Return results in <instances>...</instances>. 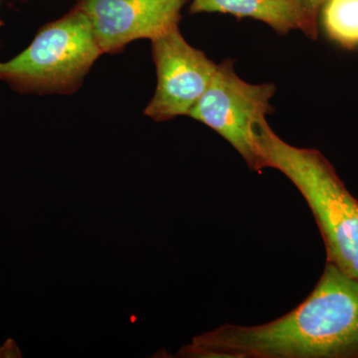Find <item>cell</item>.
Masks as SVG:
<instances>
[{"instance_id":"6da1fadb","label":"cell","mask_w":358,"mask_h":358,"mask_svg":"<svg viewBox=\"0 0 358 358\" xmlns=\"http://www.w3.org/2000/svg\"><path fill=\"white\" fill-rule=\"evenodd\" d=\"M187 357L358 358V281L327 262L315 288L280 319L224 324L193 339Z\"/></svg>"},{"instance_id":"7a4b0ae2","label":"cell","mask_w":358,"mask_h":358,"mask_svg":"<svg viewBox=\"0 0 358 358\" xmlns=\"http://www.w3.org/2000/svg\"><path fill=\"white\" fill-rule=\"evenodd\" d=\"M257 145L261 169L281 171L307 201L324 239L327 262L358 281V200L333 164L319 150L289 145L267 121L259 127Z\"/></svg>"},{"instance_id":"3957f363","label":"cell","mask_w":358,"mask_h":358,"mask_svg":"<svg viewBox=\"0 0 358 358\" xmlns=\"http://www.w3.org/2000/svg\"><path fill=\"white\" fill-rule=\"evenodd\" d=\"M102 54L88 16L74 6L40 28L20 55L0 63V81L22 94L70 95Z\"/></svg>"},{"instance_id":"277c9868","label":"cell","mask_w":358,"mask_h":358,"mask_svg":"<svg viewBox=\"0 0 358 358\" xmlns=\"http://www.w3.org/2000/svg\"><path fill=\"white\" fill-rule=\"evenodd\" d=\"M275 92L274 84L243 81L235 73L234 62L226 59L217 65L210 85L188 115L220 134L252 171L261 173L258 129L266 115L274 112L270 101Z\"/></svg>"},{"instance_id":"5b68a950","label":"cell","mask_w":358,"mask_h":358,"mask_svg":"<svg viewBox=\"0 0 358 358\" xmlns=\"http://www.w3.org/2000/svg\"><path fill=\"white\" fill-rule=\"evenodd\" d=\"M152 55L157 84L145 115L155 122L189 115L210 85L217 64L188 44L179 28L152 40Z\"/></svg>"},{"instance_id":"8992f818","label":"cell","mask_w":358,"mask_h":358,"mask_svg":"<svg viewBox=\"0 0 358 358\" xmlns=\"http://www.w3.org/2000/svg\"><path fill=\"white\" fill-rule=\"evenodd\" d=\"M187 0H78L103 53L119 54L138 39L154 40L178 28Z\"/></svg>"},{"instance_id":"52a82bcc","label":"cell","mask_w":358,"mask_h":358,"mask_svg":"<svg viewBox=\"0 0 358 358\" xmlns=\"http://www.w3.org/2000/svg\"><path fill=\"white\" fill-rule=\"evenodd\" d=\"M189 13L231 14L261 21L281 35L300 29L308 36L307 20L296 0H192Z\"/></svg>"},{"instance_id":"ba28073f","label":"cell","mask_w":358,"mask_h":358,"mask_svg":"<svg viewBox=\"0 0 358 358\" xmlns=\"http://www.w3.org/2000/svg\"><path fill=\"white\" fill-rule=\"evenodd\" d=\"M320 11L329 39L345 49L358 48V0H327Z\"/></svg>"},{"instance_id":"9c48e42d","label":"cell","mask_w":358,"mask_h":358,"mask_svg":"<svg viewBox=\"0 0 358 358\" xmlns=\"http://www.w3.org/2000/svg\"><path fill=\"white\" fill-rule=\"evenodd\" d=\"M327 0H296L301 10L305 14L308 23V37L315 40L317 38V20L322 6Z\"/></svg>"},{"instance_id":"30bf717a","label":"cell","mask_w":358,"mask_h":358,"mask_svg":"<svg viewBox=\"0 0 358 358\" xmlns=\"http://www.w3.org/2000/svg\"><path fill=\"white\" fill-rule=\"evenodd\" d=\"M2 25H3V22H2V21H0V27H1Z\"/></svg>"}]
</instances>
